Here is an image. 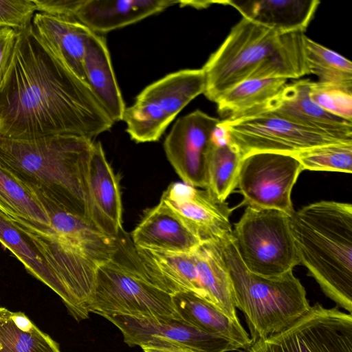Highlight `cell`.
<instances>
[{
	"label": "cell",
	"instance_id": "cell-1",
	"mask_svg": "<svg viewBox=\"0 0 352 352\" xmlns=\"http://www.w3.org/2000/svg\"><path fill=\"white\" fill-rule=\"evenodd\" d=\"M17 32L0 84V135L69 134L92 140L109 131L114 122L89 85L48 50L32 25Z\"/></svg>",
	"mask_w": 352,
	"mask_h": 352
},
{
	"label": "cell",
	"instance_id": "cell-2",
	"mask_svg": "<svg viewBox=\"0 0 352 352\" xmlns=\"http://www.w3.org/2000/svg\"><path fill=\"white\" fill-rule=\"evenodd\" d=\"M93 144L91 139L69 134L30 139L0 135V164L34 194L89 223L88 173Z\"/></svg>",
	"mask_w": 352,
	"mask_h": 352
},
{
	"label": "cell",
	"instance_id": "cell-3",
	"mask_svg": "<svg viewBox=\"0 0 352 352\" xmlns=\"http://www.w3.org/2000/svg\"><path fill=\"white\" fill-rule=\"evenodd\" d=\"M300 263L324 294L352 313V205L320 201L290 217Z\"/></svg>",
	"mask_w": 352,
	"mask_h": 352
},
{
	"label": "cell",
	"instance_id": "cell-4",
	"mask_svg": "<svg viewBox=\"0 0 352 352\" xmlns=\"http://www.w3.org/2000/svg\"><path fill=\"white\" fill-rule=\"evenodd\" d=\"M221 248L235 307L244 314L252 343L286 329L309 310L306 290L293 271L274 278L257 275L243 263L233 236Z\"/></svg>",
	"mask_w": 352,
	"mask_h": 352
},
{
	"label": "cell",
	"instance_id": "cell-5",
	"mask_svg": "<svg viewBox=\"0 0 352 352\" xmlns=\"http://www.w3.org/2000/svg\"><path fill=\"white\" fill-rule=\"evenodd\" d=\"M90 312L113 315L178 316L172 294L159 288L147 275L135 246L124 230L113 257L96 272L94 287L86 303Z\"/></svg>",
	"mask_w": 352,
	"mask_h": 352
},
{
	"label": "cell",
	"instance_id": "cell-6",
	"mask_svg": "<svg viewBox=\"0 0 352 352\" xmlns=\"http://www.w3.org/2000/svg\"><path fill=\"white\" fill-rule=\"evenodd\" d=\"M232 236L243 263L255 274L278 277L300 264L290 217L282 211L247 206Z\"/></svg>",
	"mask_w": 352,
	"mask_h": 352
},
{
	"label": "cell",
	"instance_id": "cell-7",
	"mask_svg": "<svg viewBox=\"0 0 352 352\" xmlns=\"http://www.w3.org/2000/svg\"><path fill=\"white\" fill-rule=\"evenodd\" d=\"M205 87L202 69H182L151 83L126 107L122 120L126 132L138 143L157 141L178 113L204 94Z\"/></svg>",
	"mask_w": 352,
	"mask_h": 352
},
{
	"label": "cell",
	"instance_id": "cell-8",
	"mask_svg": "<svg viewBox=\"0 0 352 352\" xmlns=\"http://www.w3.org/2000/svg\"><path fill=\"white\" fill-rule=\"evenodd\" d=\"M280 34L242 17L201 68L206 97L216 103L226 91L249 79L278 44Z\"/></svg>",
	"mask_w": 352,
	"mask_h": 352
},
{
	"label": "cell",
	"instance_id": "cell-9",
	"mask_svg": "<svg viewBox=\"0 0 352 352\" xmlns=\"http://www.w3.org/2000/svg\"><path fill=\"white\" fill-rule=\"evenodd\" d=\"M239 352H352V316L316 302L289 327Z\"/></svg>",
	"mask_w": 352,
	"mask_h": 352
},
{
	"label": "cell",
	"instance_id": "cell-10",
	"mask_svg": "<svg viewBox=\"0 0 352 352\" xmlns=\"http://www.w3.org/2000/svg\"><path fill=\"white\" fill-rule=\"evenodd\" d=\"M218 127L242 157L256 152L294 155L314 146L344 142L268 113L227 118Z\"/></svg>",
	"mask_w": 352,
	"mask_h": 352
},
{
	"label": "cell",
	"instance_id": "cell-11",
	"mask_svg": "<svg viewBox=\"0 0 352 352\" xmlns=\"http://www.w3.org/2000/svg\"><path fill=\"white\" fill-rule=\"evenodd\" d=\"M302 170L293 155L252 153L241 160L236 187L247 206L276 209L291 217L295 211L292 191Z\"/></svg>",
	"mask_w": 352,
	"mask_h": 352
},
{
	"label": "cell",
	"instance_id": "cell-12",
	"mask_svg": "<svg viewBox=\"0 0 352 352\" xmlns=\"http://www.w3.org/2000/svg\"><path fill=\"white\" fill-rule=\"evenodd\" d=\"M220 122L201 110L180 117L164 142L167 159L184 184L206 188V161L213 134Z\"/></svg>",
	"mask_w": 352,
	"mask_h": 352
},
{
	"label": "cell",
	"instance_id": "cell-13",
	"mask_svg": "<svg viewBox=\"0 0 352 352\" xmlns=\"http://www.w3.org/2000/svg\"><path fill=\"white\" fill-rule=\"evenodd\" d=\"M122 332L130 346L153 338L188 347L197 352H229L239 348L222 336L204 332L179 316L113 315L104 317Z\"/></svg>",
	"mask_w": 352,
	"mask_h": 352
},
{
	"label": "cell",
	"instance_id": "cell-14",
	"mask_svg": "<svg viewBox=\"0 0 352 352\" xmlns=\"http://www.w3.org/2000/svg\"><path fill=\"white\" fill-rule=\"evenodd\" d=\"M312 82L303 78L287 83L273 98L239 116L268 113L341 141L352 142V121L336 116L314 102L309 97Z\"/></svg>",
	"mask_w": 352,
	"mask_h": 352
},
{
	"label": "cell",
	"instance_id": "cell-15",
	"mask_svg": "<svg viewBox=\"0 0 352 352\" xmlns=\"http://www.w3.org/2000/svg\"><path fill=\"white\" fill-rule=\"evenodd\" d=\"M199 235L203 242L221 243L232 237L230 209L208 192L180 182L168 186L161 199Z\"/></svg>",
	"mask_w": 352,
	"mask_h": 352
},
{
	"label": "cell",
	"instance_id": "cell-16",
	"mask_svg": "<svg viewBox=\"0 0 352 352\" xmlns=\"http://www.w3.org/2000/svg\"><path fill=\"white\" fill-rule=\"evenodd\" d=\"M89 223L101 233L117 238L122 227L119 181L100 142H94L88 173Z\"/></svg>",
	"mask_w": 352,
	"mask_h": 352
},
{
	"label": "cell",
	"instance_id": "cell-17",
	"mask_svg": "<svg viewBox=\"0 0 352 352\" xmlns=\"http://www.w3.org/2000/svg\"><path fill=\"white\" fill-rule=\"evenodd\" d=\"M135 248L190 253L202 243L199 235L164 201L148 210L131 234Z\"/></svg>",
	"mask_w": 352,
	"mask_h": 352
},
{
	"label": "cell",
	"instance_id": "cell-18",
	"mask_svg": "<svg viewBox=\"0 0 352 352\" xmlns=\"http://www.w3.org/2000/svg\"><path fill=\"white\" fill-rule=\"evenodd\" d=\"M179 0H83L76 20L96 34L137 23L176 4Z\"/></svg>",
	"mask_w": 352,
	"mask_h": 352
},
{
	"label": "cell",
	"instance_id": "cell-19",
	"mask_svg": "<svg viewBox=\"0 0 352 352\" xmlns=\"http://www.w3.org/2000/svg\"><path fill=\"white\" fill-rule=\"evenodd\" d=\"M0 243L34 277L52 289L63 302L65 292L56 265L46 248L32 232L0 211Z\"/></svg>",
	"mask_w": 352,
	"mask_h": 352
},
{
	"label": "cell",
	"instance_id": "cell-20",
	"mask_svg": "<svg viewBox=\"0 0 352 352\" xmlns=\"http://www.w3.org/2000/svg\"><path fill=\"white\" fill-rule=\"evenodd\" d=\"M135 248L143 269L159 288L172 295L190 291L210 302L200 283L193 252Z\"/></svg>",
	"mask_w": 352,
	"mask_h": 352
},
{
	"label": "cell",
	"instance_id": "cell-21",
	"mask_svg": "<svg viewBox=\"0 0 352 352\" xmlns=\"http://www.w3.org/2000/svg\"><path fill=\"white\" fill-rule=\"evenodd\" d=\"M32 26L48 50L86 82L83 60L86 39L90 30L76 20L41 12L34 15Z\"/></svg>",
	"mask_w": 352,
	"mask_h": 352
},
{
	"label": "cell",
	"instance_id": "cell-22",
	"mask_svg": "<svg viewBox=\"0 0 352 352\" xmlns=\"http://www.w3.org/2000/svg\"><path fill=\"white\" fill-rule=\"evenodd\" d=\"M83 69L87 84L111 120L114 122L122 120L126 107L106 39L91 30L85 43Z\"/></svg>",
	"mask_w": 352,
	"mask_h": 352
},
{
	"label": "cell",
	"instance_id": "cell-23",
	"mask_svg": "<svg viewBox=\"0 0 352 352\" xmlns=\"http://www.w3.org/2000/svg\"><path fill=\"white\" fill-rule=\"evenodd\" d=\"M318 0L225 1L242 17L278 34L305 32L320 4Z\"/></svg>",
	"mask_w": 352,
	"mask_h": 352
},
{
	"label": "cell",
	"instance_id": "cell-24",
	"mask_svg": "<svg viewBox=\"0 0 352 352\" xmlns=\"http://www.w3.org/2000/svg\"><path fill=\"white\" fill-rule=\"evenodd\" d=\"M172 299L177 316L196 328L227 338L239 349H245L252 344L250 337L239 320L230 318L195 293L179 292L172 295Z\"/></svg>",
	"mask_w": 352,
	"mask_h": 352
},
{
	"label": "cell",
	"instance_id": "cell-25",
	"mask_svg": "<svg viewBox=\"0 0 352 352\" xmlns=\"http://www.w3.org/2000/svg\"><path fill=\"white\" fill-rule=\"evenodd\" d=\"M200 283L209 301L232 320H239L232 280L221 243L203 242L193 251Z\"/></svg>",
	"mask_w": 352,
	"mask_h": 352
},
{
	"label": "cell",
	"instance_id": "cell-26",
	"mask_svg": "<svg viewBox=\"0 0 352 352\" xmlns=\"http://www.w3.org/2000/svg\"><path fill=\"white\" fill-rule=\"evenodd\" d=\"M242 158L236 148L217 126L207 156L206 188L216 201L226 202L236 187Z\"/></svg>",
	"mask_w": 352,
	"mask_h": 352
},
{
	"label": "cell",
	"instance_id": "cell-27",
	"mask_svg": "<svg viewBox=\"0 0 352 352\" xmlns=\"http://www.w3.org/2000/svg\"><path fill=\"white\" fill-rule=\"evenodd\" d=\"M0 211L37 229L51 228L50 218L36 195L1 164Z\"/></svg>",
	"mask_w": 352,
	"mask_h": 352
},
{
	"label": "cell",
	"instance_id": "cell-28",
	"mask_svg": "<svg viewBox=\"0 0 352 352\" xmlns=\"http://www.w3.org/2000/svg\"><path fill=\"white\" fill-rule=\"evenodd\" d=\"M0 352H61L58 344L23 312L0 307Z\"/></svg>",
	"mask_w": 352,
	"mask_h": 352
},
{
	"label": "cell",
	"instance_id": "cell-29",
	"mask_svg": "<svg viewBox=\"0 0 352 352\" xmlns=\"http://www.w3.org/2000/svg\"><path fill=\"white\" fill-rule=\"evenodd\" d=\"M304 32L281 34L278 44L250 78L297 79L309 74Z\"/></svg>",
	"mask_w": 352,
	"mask_h": 352
},
{
	"label": "cell",
	"instance_id": "cell-30",
	"mask_svg": "<svg viewBox=\"0 0 352 352\" xmlns=\"http://www.w3.org/2000/svg\"><path fill=\"white\" fill-rule=\"evenodd\" d=\"M287 83L283 78L247 79L226 91L216 102L228 118L239 116L276 96Z\"/></svg>",
	"mask_w": 352,
	"mask_h": 352
},
{
	"label": "cell",
	"instance_id": "cell-31",
	"mask_svg": "<svg viewBox=\"0 0 352 352\" xmlns=\"http://www.w3.org/2000/svg\"><path fill=\"white\" fill-rule=\"evenodd\" d=\"M305 53L309 74L316 76L318 82L352 91V63L349 59L307 36Z\"/></svg>",
	"mask_w": 352,
	"mask_h": 352
},
{
	"label": "cell",
	"instance_id": "cell-32",
	"mask_svg": "<svg viewBox=\"0 0 352 352\" xmlns=\"http://www.w3.org/2000/svg\"><path fill=\"white\" fill-rule=\"evenodd\" d=\"M303 170L352 173V142L314 146L294 155Z\"/></svg>",
	"mask_w": 352,
	"mask_h": 352
},
{
	"label": "cell",
	"instance_id": "cell-33",
	"mask_svg": "<svg viewBox=\"0 0 352 352\" xmlns=\"http://www.w3.org/2000/svg\"><path fill=\"white\" fill-rule=\"evenodd\" d=\"M309 97L326 111L352 121V91L313 81Z\"/></svg>",
	"mask_w": 352,
	"mask_h": 352
},
{
	"label": "cell",
	"instance_id": "cell-34",
	"mask_svg": "<svg viewBox=\"0 0 352 352\" xmlns=\"http://www.w3.org/2000/svg\"><path fill=\"white\" fill-rule=\"evenodd\" d=\"M36 10L33 0H0V25L23 31L32 25Z\"/></svg>",
	"mask_w": 352,
	"mask_h": 352
},
{
	"label": "cell",
	"instance_id": "cell-35",
	"mask_svg": "<svg viewBox=\"0 0 352 352\" xmlns=\"http://www.w3.org/2000/svg\"><path fill=\"white\" fill-rule=\"evenodd\" d=\"M36 10L52 16L76 20L83 0H33Z\"/></svg>",
	"mask_w": 352,
	"mask_h": 352
},
{
	"label": "cell",
	"instance_id": "cell-36",
	"mask_svg": "<svg viewBox=\"0 0 352 352\" xmlns=\"http://www.w3.org/2000/svg\"><path fill=\"white\" fill-rule=\"evenodd\" d=\"M17 36L15 30L0 25V84L11 63Z\"/></svg>",
	"mask_w": 352,
	"mask_h": 352
},
{
	"label": "cell",
	"instance_id": "cell-37",
	"mask_svg": "<svg viewBox=\"0 0 352 352\" xmlns=\"http://www.w3.org/2000/svg\"><path fill=\"white\" fill-rule=\"evenodd\" d=\"M144 352H197L188 347L153 338L140 346Z\"/></svg>",
	"mask_w": 352,
	"mask_h": 352
}]
</instances>
